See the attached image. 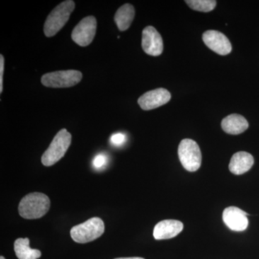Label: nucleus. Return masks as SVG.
Instances as JSON below:
<instances>
[{"mask_svg": "<svg viewBox=\"0 0 259 259\" xmlns=\"http://www.w3.org/2000/svg\"><path fill=\"white\" fill-rule=\"evenodd\" d=\"M71 143V135L62 129L56 134L47 151L42 154L41 162L46 166H51L60 161L69 149Z\"/></svg>", "mask_w": 259, "mask_h": 259, "instance_id": "3", "label": "nucleus"}, {"mask_svg": "<svg viewBox=\"0 0 259 259\" xmlns=\"http://www.w3.org/2000/svg\"><path fill=\"white\" fill-rule=\"evenodd\" d=\"M105 224L101 218H93L86 222L73 227L71 237L78 243H87L95 241L103 234Z\"/></svg>", "mask_w": 259, "mask_h": 259, "instance_id": "4", "label": "nucleus"}, {"mask_svg": "<svg viewBox=\"0 0 259 259\" xmlns=\"http://www.w3.org/2000/svg\"><path fill=\"white\" fill-rule=\"evenodd\" d=\"M14 250L19 259H37L41 256L40 250L30 248L28 238L17 239L14 243Z\"/></svg>", "mask_w": 259, "mask_h": 259, "instance_id": "16", "label": "nucleus"}, {"mask_svg": "<svg viewBox=\"0 0 259 259\" xmlns=\"http://www.w3.org/2000/svg\"><path fill=\"white\" fill-rule=\"evenodd\" d=\"M0 259H5V257L1 256V257H0Z\"/></svg>", "mask_w": 259, "mask_h": 259, "instance_id": "22", "label": "nucleus"}, {"mask_svg": "<svg viewBox=\"0 0 259 259\" xmlns=\"http://www.w3.org/2000/svg\"><path fill=\"white\" fill-rule=\"evenodd\" d=\"M171 95L166 89L158 88L145 93L138 102L141 109L151 110L165 105L171 100Z\"/></svg>", "mask_w": 259, "mask_h": 259, "instance_id": "9", "label": "nucleus"}, {"mask_svg": "<svg viewBox=\"0 0 259 259\" xmlns=\"http://www.w3.org/2000/svg\"><path fill=\"white\" fill-rule=\"evenodd\" d=\"M107 157L105 155L98 154L94 158L93 165L95 168H101L105 166L107 163Z\"/></svg>", "mask_w": 259, "mask_h": 259, "instance_id": "18", "label": "nucleus"}, {"mask_svg": "<svg viewBox=\"0 0 259 259\" xmlns=\"http://www.w3.org/2000/svg\"><path fill=\"white\" fill-rule=\"evenodd\" d=\"M185 3L191 9L203 13L212 11L217 5L214 0H187Z\"/></svg>", "mask_w": 259, "mask_h": 259, "instance_id": "17", "label": "nucleus"}, {"mask_svg": "<svg viewBox=\"0 0 259 259\" xmlns=\"http://www.w3.org/2000/svg\"><path fill=\"white\" fill-rule=\"evenodd\" d=\"M184 225L176 220H165L158 223L153 230L156 240H166L175 238L183 231Z\"/></svg>", "mask_w": 259, "mask_h": 259, "instance_id": "12", "label": "nucleus"}, {"mask_svg": "<svg viewBox=\"0 0 259 259\" xmlns=\"http://www.w3.org/2000/svg\"><path fill=\"white\" fill-rule=\"evenodd\" d=\"M110 141H111L112 144L114 145V146H121L125 141V136L124 134H120V133L112 135Z\"/></svg>", "mask_w": 259, "mask_h": 259, "instance_id": "19", "label": "nucleus"}, {"mask_svg": "<svg viewBox=\"0 0 259 259\" xmlns=\"http://www.w3.org/2000/svg\"><path fill=\"white\" fill-rule=\"evenodd\" d=\"M135 17V8L132 5L125 4L120 7L115 15V22L120 31H125L131 26Z\"/></svg>", "mask_w": 259, "mask_h": 259, "instance_id": "15", "label": "nucleus"}, {"mask_svg": "<svg viewBox=\"0 0 259 259\" xmlns=\"http://www.w3.org/2000/svg\"><path fill=\"white\" fill-rule=\"evenodd\" d=\"M82 79V74L76 70L54 71L44 74L41 82L44 86L51 88H71L79 83Z\"/></svg>", "mask_w": 259, "mask_h": 259, "instance_id": "6", "label": "nucleus"}, {"mask_svg": "<svg viewBox=\"0 0 259 259\" xmlns=\"http://www.w3.org/2000/svg\"><path fill=\"white\" fill-rule=\"evenodd\" d=\"M115 259H145L143 258H141V257H130V258H118Z\"/></svg>", "mask_w": 259, "mask_h": 259, "instance_id": "21", "label": "nucleus"}, {"mask_svg": "<svg viewBox=\"0 0 259 259\" xmlns=\"http://www.w3.org/2000/svg\"><path fill=\"white\" fill-rule=\"evenodd\" d=\"M178 155L181 163L187 171H197L202 163L200 148L192 139H184L181 141L178 148Z\"/></svg>", "mask_w": 259, "mask_h": 259, "instance_id": "5", "label": "nucleus"}, {"mask_svg": "<svg viewBox=\"0 0 259 259\" xmlns=\"http://www.w3.org/2000/svg\"><path fill=\"white\" fill-rule=\"evenodd\" d=\"M142 48L145 53L150 56H160L163 52V39L153 26H147L143 30Z\"/></svg>", "mask_w": 259, "mask_h": 259, "instance_id": "10", "label": "nucleus"}, {"mask_svg": "<svg viewBox=\"0 0 259 259\" xmlns=\"http://www.w3.org/2000/svg\"><path fill=\"white\" fill-rule=\"evenodd\" d=\"M254 163V158L250 153L240 151L233 154L230 161L229 169L235 175H241L249 171Z\"/></svg>", "mask_w": 259, "mask_h": 259, "instance_id": "13", "label": "nucleus"}, {"mask_svg": "<svg viewBox=\"0 0 259 259\" xmlns=\"http://www.w3.org/2000/svg\"><path fill=\"white\" fill-rule=\"evenodd\" d=\"M5 59L3 55H0V93L3 91V74H4Z\"/></svg>", "mask_w": 259, "mask_h": 259, "instance_id": "20", "label": "nucleus"}, {"mask_svg": "<svg viewBox=\"0 0 259 259\" xmlns=\"http://www.w3.org/2000/svg\"><path fill=\"white\" fill-rule=\"evenodd\" d=\"M249 214L237 207H228L223 213V221L233 231H243L248 226Z\"/></svg>", "mask_w": 259, "mask_h": 259, "instance_id": "11", "label": "nucleus"}, {"mask_svg": "<svg viewBox=\"0 0 259 259\" xmlns=\"http://www.w3.org/2000/svg\"><path fill=\"white\" fill-rule=\"evenodd\" d=\"M97 20L94 16L82 19L73 30L71 38L80 47H88L96 34Z\"/></svg>", "mask_w": 259, "mask_h": 259, "instance_id": "7", "label": "nucleus"}, {"mask_svg": "<svg viewBox=\"0 0 259 259\" xmlns=\"http://www.w3.org/2000/svg\"><path fill=\"white\" fill-rule=\"evenodd\" d=\"M221 126L227 134L239 135L248 128V122L243 116L231 114L223 119Z\"/></svg>", "mask_w": 259, "mask_h": 259, "instance_id": "14", "label": "nucleus"}, {"mask_svg": "<svg viewBox=\"0 0 259 259\" xmlns=\"http://www.w3.org/2000/svg\"><path fill=\"white\" fill-rule=\"evenodd\" d=\"M50 199L45 194L34 192L24 197L19 204V214L25 219L44 217L50 209Z\"/></svg>", "mask_w": 259, "mask_h": 259, "instance_id": "1", "label": "nucleus"}, {"mask_svg": "<svg viewBox=\"0 0 259 259\" xmlns=\"http://www.w3.org/2000/svg\"><path fill=\"white\" fill-rule=\"evenodd\" d=\"M75 8L72 0L63 2L56 7L49 14L44 24V33L46 36H54L66 25Z\"/></svg>", "mask_w": 259, "mask_h": 259, "instance_id": "2", "label": "nucleus"}, {"mask_svg": "<svg viewBox=\"0 0 259 259\" xmlns=\"http://www.w3.org/2000/svg\"><path fill=\"white\" fill-rule=\"evenodd\" d=\"M202 39L209 49L217 53L219 55L226 56L231 52V42L221 32L217 30H207L202 35Z\"/></svg>", "mask_w": 259, "mask_h": 259, "instance_id": "8", "label": "nucleus"}]
</instances>
